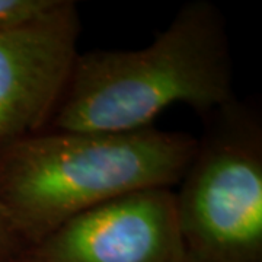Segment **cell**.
Returning <instances> with one entry per match:
<instances>
[{"label":"cell","mask_w":262,"mask_h":262,"mask_svg":"<svg viewBox=\"0 0 262 262\" xmlns=\"http://www.w3.org/2000/svg\"><path fill=\"white\" fill-rule=\"evenodd\" d=\"M13 262H188L173 188L134 191L83 211Z\"/></svg>","instance_id":"5b68a950"},{"label":"cell","mask_w":262,"mask_h":262,"mask_svg":"<svg viewBox=\"0 0 262 262\" xmlns=\"http://www.w3.org/2000/svg\"><path fill=\"white\" fill-rule=\"evenodd\" d=\"M195 147V137L155 127L128 133L46 130L0 153V204L27 249L114 198L178 185Z\"/></svg>","instance_id":"7a4b0ae2"},{"label":"cell","mask_w":262,"mask_h":262,"mask_svg":"<svg viewBox=\"0 0 262 262\" xmlns=\"http://www.w3.org/2000/svg\"><path fill=\"white\" fill-rule=\"evenodd\" d=\"M60 0H0V29L13 28L48 13Z\"/></svg>","instance_id":"8992f818"},{"label":"cell","mask_w":262,"mask_h":262,"mask_svg":"<svg viewBox=\"0 0 262 262\" xmlns=\"http://www.w3.org/2000/svg\"><path fill=\"white\" fill-rule=\"evenodd\" d=\"M80 32L73 0L0 29V153L48 128L73 75Z\"/></svg>","instance_id":"277c9868"},{"label":"cell","mask_w":262,"mask_h":262,"mask_svg":"<svg viewBox=\"0 0 262 262\" xmlns=\"http://www.w3.org/2000/svg\"><path fill=\"white\" fill-rule=\"evenodd\" d=\"M24 249V244L0 204V262H13Z\"/></svg>","instance_id":"52a82bcc"},{"label":"cell","mask_w":262,"mask_h":262,"mask_svg":"<svg viewBox=\"0 0 262 262\" xmlns=\"http://www.w3.org/2000/svg\"><path fill=\"white\" fill-rule=\"evenodd\" d=\"M236 99L220 9L188 2L147 47L79 53L47 130L128 133L182 103L201 117Z\"/></svg>","instance_id":"6da1fadb"},{"label":"cell","mask_w":262,"mask_h":262,"mask_svg":"<svg viewBox=\"0 0 262 262\" xmlns=\"http://www.w3.org/2000/svg\"><path fill=\"white\" fill-rule=\"evenodd\" d=\"M173 189L188 262H262V118L237 98L204 117Z\"/></svg>","instance_id":"3957f363"}]
</instances>
